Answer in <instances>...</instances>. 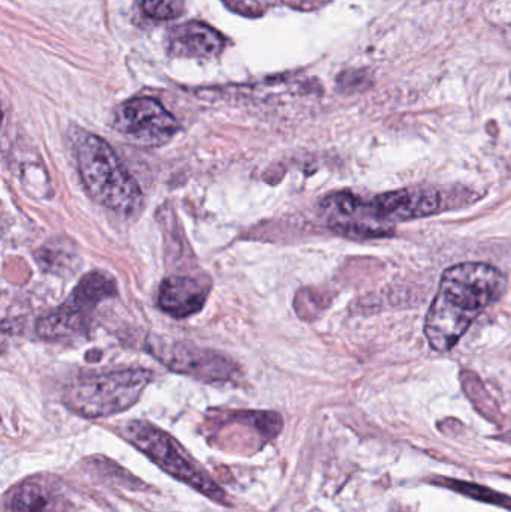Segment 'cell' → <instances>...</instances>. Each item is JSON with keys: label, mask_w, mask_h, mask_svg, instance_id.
<instances>
[{"label": "cell", "mask_w": 511, "mask_h": 512, "mask_svg": "<svg viewBox=\"0 0 511 512\" xmlns=\"http://www.w3.org/2000/svg\"><path fill=\"white\" fill-rule=\"evenodd\" d=\"M147 351L173 372L204 382L230 381L239 373V367L227 355L191 343L153 337L147 342Z\"/></svg>", "instance_id": "obj_6"}, {"label": "cell", "mask_w": 511, "mask_h": 512, "mask_svg": "<svg viewBox=\"0 0 511 512\" xmlns=\"http://www.w3.org/2000/svg\"><path fill=\"white\" fill-rule=\"evenodd\" d=\"M176 117L153 98L123 102L114 114V129L140 147H161L179 131Z\"/></svg>", "instance_id": "obj_7"}, {"label": "cell", "mask_w": 511, "mask_h": 512, "mask_svg": "<svg viewBox=\"0 0 511 512\" xmlns=\"http://www.w3.org/2000/svg\"><path fill=\"white\" fill-rule=\"evenodd\" d=\"M234 2L240 3V0H227V3L231 6V8H234ZM246 2H248V0H242L243 9L246 8Z\"/></svg>", "instance_id": "obj_15"}, {"label": "cell", "mask_w": 511, "mask_h": 512, "mask_svg": "<svg viewBox=\"0 0 511 512\" xmlns=\"http://www.w3.org/2000/svg\"><path fill=\"white\" fill-rule=\"evenodd\" d=\"M441 195L429 186L399 189L378 195L369 201V209L377 221L393 225L395 222L428 218L440 212Z\"/></svg>", "instance_id": "obj_9"}, {"label": "cell", "mask_w": 511, "mask_h": 512, "mask_svg": "<svg viewBox=\"0 0 511 512\" xmlns=\"http://www.w3.org/2000/svg\"><path fill=\"white\" fill-rule=\"evenodd\" d=\"M441 486L449 487L450 490L462 493L468 498L477 499V501H485L488 504H495L498 507L507 508L511 510V498L501 493L492 492V490L485 489V487L477 486V484L465 483V481L447 480L437 481Z\"/></svg>", "instance_id": "obj_13"}, {"label": "cell", "mask_w": 511, "mask_h": 512, "mask_svg": "<svg viewBox=\"0 0 511 512\" xmlns=\"http://www.w3.org/2000/svg\"><path fill=\"white\" fill-rule=\"evenodd\" d=\"M152 378L153 373L144 369L84 376L66 388L63 402L80 417H111L134 406Z\"/></svg>", "instance_id": "obj_3"}, {"label": "cell", "mask_w": 511, "mask_h": 512, "mask_svg": "<svg viewBox=\"0 0 511 512\" xmlns=\"http://www.w3.org/2000/svg\"><path fill=\"white\" fill-rule=\"evenodd\" d=\"M116 292L113 277L104 271H90L78 282L62 306L39 319V336L57 340L83 333L96 306L116 295Z\"/></svg>", "instance_id": "obj_5"}, {"label": "cell", "mask_w": 511, "mask_h": 512, "mask_svg": "<svg viewBox=\"0 0 511 512\" xmlns=\"http://www.w3.org/2000/svg\"><path fill=\"white\" fill-rule=\"evenodd\" d=\"M225 45L222 33L200 21L171 27L167 36L168 53L183 59H212L224 51Z\"/></svg>", "instance_id": "obj_11"}, {"label": "cell", "mask_w": 511, "mask_h": 512, "mask_svg": "<svg viewBox=\"0 0 511 512\" xmlns=\"http://www.w3.org/2000/svg\"><path fill=\"white\" fill-rule=\"evenodd\" d=\"M9 512H60L59 492L42 480H27L15 487L8 502Z\"/></svg>", "instance_id": "obj_12"}, {"label": "cell", "mask_w": 511, "mask_h": 512, "mask_svg": "<svg viewBox=\"0 0 511 512\" xmlns=\"http://www.w3.org/2000/svg\"><path fill=\"white\" fill-rule=\"evenodd\" d=\"M321 213L330 230L351 240L383 239L395 231L393 225L377 221L369 209V201L353 192H336L324 198Z\"/></svg>", "instance_id": "obj_8"}, {"label": "cell", "mask_w": 511, "mask_h": 512, "mask_svg": "<svg viewBox=\"0 0 511 512\" xmlns=\"http://www.w3.org/2000/svg\"><path fill=\"white\" fill-rule=\"evenodd\" d=\"M141 8L152 20H176L185 11V0H143Z\"/></svg>", "instance_id": "obj_14"}, {"label": "cell", "mask_w": 511, "mask_h": 512, "mask_svg": "<svg viewBox=\"0 0 511 512\" xmlns=\"http://www.w3.org/2000/svg\"><path fill=\"white\" fill-rule=\"evenodd\" d=\"M212 282L204 276H171L159 286L158 306L173 318H188L203 309Z\"/></svg>", "instance_id": "obj_10"}, {"label": "cell", "mask_w": 511, "mask_h": 512, "mask_svg": "<svg viewBox=\"0 0 511 512\" xmlns=\"http://www.w3.org/2000/svg\"><path fill=\"white\" fill-rule=\"evenodd\" d=\"M69 141L78 174L92 200L119 215L137 213L143 203V194L113 147L78 126H72Z\"/></svg>", "instance_id": "obj_2"}, {"label": "cell", "mask_w": 511, "mask_h": 512, "mask_svg": "<svg viewBox=\"0 0 511 512\" xmlns=\"http://www.w3.org/2000/svg\"><path fill=\"white\" fill-rule=\"evenodd\" d=\"M507 279L494 265L462 262L447 268L429 307L425 336L432 349L455 348L477 316L506 291Z\"/></svg>", "instance_id": "obj_1"}, {"label": "cell", "mask_w": 511, "mask_h": 512, "mask_svg": "<svg viewBox=\"0 0 511 512\" xmlns=\"http://www.w3.org/2000/svg\"><path fill=\"white\" fill-rule=\"evenodd\" d=\"M122 435L135 448L146 454L153 463L171 477L188 486L218 504H228L224 490L212 480L204 469L183 450L182 445L147 421H129L122 427Z\"/></svg>", "instance_id": "obj_4"}]
</instances>
